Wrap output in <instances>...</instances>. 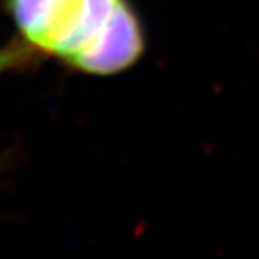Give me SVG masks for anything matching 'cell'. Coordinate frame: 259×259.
<instances>
[{
  "mask_svg": "<svg viewBox=\"0 0 259 259\" xmlns=\"http://www.w3.org/2000/svg\"><path fill=\"white\" fill-rule=\"evenodd\" d=\"M41 56L20 36H15L0 47V77L13 72H27L41 65Z\"/></svg>",
  "mask_w": 259,
  "mask_h": 259,
  "instance_id": "obj_2",
  "label": "cell"
},
{
  "mask_svg": "<svg viewBox=\"0 0 259 259\" xmlns=\"http://www.w3.org/2000/svg\"><path fill=\"white\" fill-rule=\"evenodd\" d=\"M2 160H4V158H2V157H0V169H2Z\"/></svg>",
  "mask_w": 259,
  "mask_h": 259,
  "instance_id": "obj_3",
  "label": "cell"
},
{
  "mask_svg": "<svg viewBox=\"0 0 259 259\" xmlns=\"http://www.w3.org/2000/svg\"><path fill=\"white\" fill-rule=\"evenodd\" d=\"M18 36L44 58L87 76H115L146 53L132 0H2Z\"/></svg>",
  "mask_w": 259,
  "mask_h": 259,
  "instance_id": "obj_1",
  "label": "cell"
}]
</instances>
